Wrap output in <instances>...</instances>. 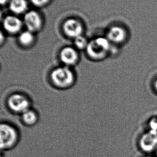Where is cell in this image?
<instances>
[{
	"mask_svg": "<svg viewBox=\"0 0 157 157\" xmlns=\"http://www.w3.org/2000/svg\"><path fill=\"white\" fill-rule=\"evenodd\" d=\"M110 46V42L107 37H98L89 42L86 51L93 59H101L107 55Z\"/></svg>",
	"mask_w": 157,
	"mask_h": 157,
	"instance_id": "1",
	"label": "cell"
},
{
	"mask_svg": "<svg viewBox=\"0 0 157 157\" xmlns=\"http://www.w3.org/2000/svg\"><path fill=\"white\" fill-rule=\"evenodd\" d=\"M2 25L4 30L7 33L14 35L22 32L24 23L17 16L8 15L3 18Z\"/></svg>",
	"mask_w": 157,
	"mask_h": 157,
	"instance_id": "7",
	"label": "cell"
},
{
	"mask_svg": "<svg viewBox=\"0 0 157 157\" xmlns=\"http://www.w3.org/2000/svg\"><path fill=\"white\" fill-rule=\"evenodd\" d=\"M63 29L67 37L74 39L81 36L83 30L81 22L75 18H69L66 20L63 23Z\"/></svg>",
	"mask_w": 157,
	"mask_h": 157,
	"instance_id": "6",
	"label": "cell"
},
{
	"mask_svg": "<svg viewBox=\"0 0 157 157\" xmlns=\"http://www.w3.org/2000/svg\"><path fill=\"white\" fill-rule=\"evenodd\" d=\"M9 8L15 15L25 14L28 11V3L27 0H10Z\"/></svg>",
	"mask_w": 157,
	"mask_h": 157,
	"instance_id": "11",
	"label": "cell"
},
{
	"mask_svg": "<svg viewBox=\"0 0 157 157\" xmlns=\"http://www.w3.org/2000/svg\"><path fill=\"white\" fill-rule=\"evenodd\" d=\"M3 20L2 12L0 10V22H2Z\"/></svg>",
	"mask_w": 157,
	"mask_h": 157,
	"instance_id": "19",
	"label": "cell"
},
{
	"mask_svg": "<svg viewBox=\"0 0 157 157\" xmlns=\"http://www.w3.org/2000/svg\"><path fill=\"white\" fill-rule=\"evenodd\" d=\"M140 148L145 152H151L157 148V131L149 130L140 139Z\"/></svg>",
	"mask_w": 157,
	"mask_h": 157,
	"instance_id": "8",
	"label": "cell"
},
{
	"mask_svg": "<svg viewBox=\"0 0 157 157\" xmlns=\"http://www.w3.org/2000/svg\"><path fill=\"white\" fill-rule=\"evenodd\" d=\"M60 59L66 66H71L75 65L78 60V53L76 49L71 47H65L60 52Z\"/></svg>",
	"mask_w": 157,
	"mask_h": 157,
	"instance_id": "9",
	"label": "cell"
},
{
	"mask_svg": "<svg viewBox=\"0 0 157 157\" xmlns=\"http://www.w3.org/2000/svg\"><path fill=\"white\" fill-rule=\"evenodd\" d=\"M156 155H157V153H156Z\"/></svg>",
	"mask_w": 157,
	"mask_h": 157,
	"instance_id": "22",
	"label": "cell"
},
{
	"mask_svg": "<svg viewBox=\"0 0 157 157\" xmlns=\"http://www.w3.org/2000/svg\"><path fill=\"white\" fill-rule=\"evenodd\" d=\"M5 40V37L4 33L0 30V46L4 43Z\"/></svg>",
	"mask_w": 157,
	"mask_h": 157,
	"instance_id": "17",
	"label": "cell"
},
{
	"mask_svg": "<svg viewBox=\"0 0 157 157\" xmlns=\"http://www.w3.org/2000/svg\"><path fill=\"white\" fill-rule=\"evenodd\" d=\"M150 130L157 131V119L153 118L151 121L149 123Z\"/></svg>",
	"mask_w": 157,
	"mask_h": 157,
	"instance_id": "16",
	"label": "cell"
},
{
	"mask_svg": "<svg viewBox=\"0 0 157 157\" xmlns=\"http://www.w3.org/2000/svg\"><path fill=\"white\" fill-rule=\"evenodd\" d=\"M8 105L11 110L22 114L30 109V103L26 96L22 94H15L9 98Z\"/></svg>",
	"mask_w": 157,
	"mask_h": 157,
	"instance_id": "5",
	"label": "cell"
},
{
	"mask_svg": "<svg viewBox=\"0 0 157 157\" xmlns=\"http://www.w3.org/2000/svg\"><path fill=\"white\" fill-rule=\"evenodd\" d=\"M149 157V156H147V157Z\"/></svg>",
	"mask_w": 157,
	"mask_h": 157,
	"instance_id": "23",
	"label": "cell"
},
{
	"mask_svg": "<svg viewBox=\"0 0 157 157\" xmlns=\"http://www.w3.org/2000/svg\"><path fill=\"white\" fill-rule=\"evenodd\" d=\"M155 89L156 91L157 92V79L156 80H155Z\"/></svg>",
	"mask_w": 157,
	"mask_h": 157,
	"instance_id": "20",
	"label": "cell"
},
{
	"mask_svg": "<svg viewBox=\"0 0 157 157\" xmlns=\"http://www.w3.org/2000/svg\"><path fill=\"white\" fill-rule=\"evenodd\" d=\"M35 40L34 33L28 30L22 31L19 33L18 42L22 46L25 47L31 46L35 42Z\"/></svg>",
	"mask_w": 157,
	"mask_h": 157,
	"instance_id": "12",
	"label": "cell"
},
{
	"mask_svg": "<svg viewBox=\"0 0 157 157\" xmlns=\"http://www.w3.org/2000/svg\"><path fill=\"white\" fill-rule=\"evenodd\" d=\"M126 36V31L121 26H114L108 31L107 38L110 43L120 44L124 40Z\"/></svg>",
	"mask_w": 157,
	"mask_h": 157,
	"instance_id": "10",
	"label": "cell"
},
{
	"mask_svg": "<svg viewBox=\"0 0 157 157\" xmlns=\"http://www.w3.org/2000/svg\"><path fill=\"white\" fill-rule=\"evenodd\" d=\"M51 78L53 84L60 88L69 87L73 84L75 80L73 72L66 66L53 70L51 74Z\"/></svg>",
	"mask_w": 157,
	"mask_h": 157,
	"instance_id": "2",
	"label": "cell"
},
{
	"mask_svg": "<svg viewBox=\"0 0 157 157\" xmlns=\"http://www.w3.org/2000/svg\"><path fill=\"white\" fill-rule=\"evenodd\" d=\"M0 157H1V153L0 152Z\"/></svg>",
	"mask_w": 157,
	"mask_h": 157,
	"instance_id": "21",
	"label": "cell"
},
{
	"mask_svg": "<svg viewBox=\"0 0 157 157\" xmlns=\"http://www.w3.org/2000/svg\"><path fill=\"white\" fill-rule=\"evenodd\" d=\"M10 0H0V5L3 6L6 5L7 3H9Z\"/></svg>",
	"mask_w": 157,
	"mask_h": 157,
	"instance_id": "18",
	"label": "cell"
},
{
	"mask_svg": "<svg viewBox=\"0 0 157 157\" xmlns=\"http://www.w3.org/2000/svg\"><path fill=\"white\" fill-rule=\"evenodd\" d=\"M88 43V40L82 35L74 39V45L76 48L78 50H86Z\"/></svg>",
	"mask_w": 157,
	"mask_h": 157,
	"instance_id": "14",
	"label": "cell"
},
{
	"mask_svg": "<svg viewBox=\"0 0 157 157\" xmlns=\"http://www.w3.org/2000/svg\"><path fill=\"white\" fill-rule=\"evenodd\" d=\"M17 131L13 126L7 123L0 124V149H8L17 140Z\"/></svg>",
	"mask_w": 157,
	"mask_h": 157,
	"instance_id": "3",
	"label": "cell"
},
{
	"mask_svg": "<svg viewBox=\"0 0 157 157\" xmlns=\"http://www.w3.org/2000/svg\"><path fill=\"white\" fill-rule=\"evenodd\" d=\"M23 22L27 30L34 33L40 30L43 24L42 16L35 10L27 11L24 14Z\"/></svg>",
	"mask_w": 157,
	"mask_h": 157,
	"instance_id": "4",
	"label": "cell"
},
{
	"mask_svg": "<svg viewBox=\"0 0 157 157\" xmlns=\"http://www.w3.org/2000/svg\"><path fill=\"white\" fill-rule=\"evenodd\" d=\"M31 3L34 5L35 7H45L46 5H48L50 2L51 0H30Z\"/></svg>",
	"mask_w": 157,
	"mask_h": 157,
	"instance_id": "15",
	"label": "cell"
},
{
	"mask_svg": "<svg viewBox=\"0 0 157 157\" xmlns=\"http://www.w3.org/2000/svg\"><path fill=\"white\" fill-rule=\"evenodd\" d=\"M22 118L24 123L29 125L35 124L38 120V115L34 110L29 109L22 114Z\"/></svg>",
	"mask_w": 157,
	"mask_h": 157,
	"instance_id": "13",
	"label": "cell"
}]
</instances>
